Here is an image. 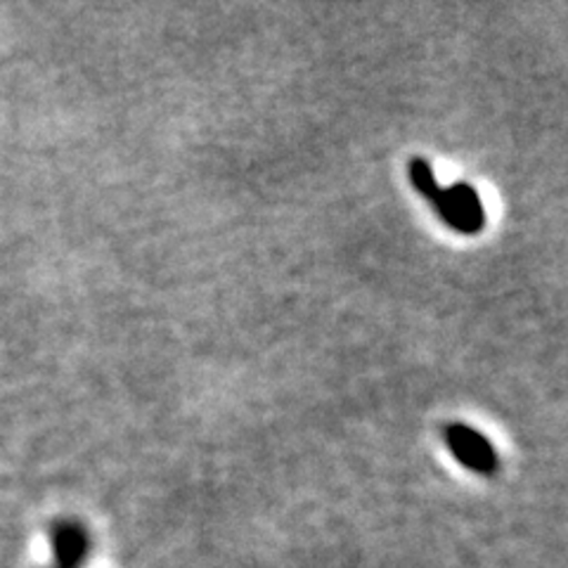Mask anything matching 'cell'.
Returning <instances> with one entry per match:
<instances>
[{"label": "cell", "instance_id": "4", "mask_svg": "<svg viewBox=\"0 0 568 568\" xmlns=\"http://www.w3.org/2000/svg\"><path fill=\"white\" fill-rule=\"evenodd\" d=\"M410 181H413V185H415L432 204L440 197V190H443V187L438 185L432 166L426 164L424 159H413V162H410Z\"/></svg>", "mask_w": 568, "mask_h": 568}, {"label": "cell", "instance_id": "3", "mask_svg": "<svg viewBox=\"0 0 568 568\" xmlns=\"http://www.w3.org/2000/svg\"><path fill=\"white\" fill-rule=\"evenodd\" d=\"M50 542L52 552H55V566L60 568H79L91 552L88 532L77 521H60L52 526Z\"/></svg>", "mask_w": 568, "mask_h": 568}, {"label": "cell", "instance_id": "1", "mask_svg": "<svg viewBox=\"0 0 568 568\" xmlns=\"http://www.w3.org/2000/svg\"><path fill=\"white\" fill-rule=\"evenodd\" d=\"M438 216L446 221L457 233H478L484 227V206L474 187L467 183H457L440 190V197L434 202Z\"/></svg>", "mask_w": 568, "mask_h": 568}, {"label": "cell", "instance_id": "5", "mask_svg": "<svg viewBox=\"0 0 568 568\" xmlns=\"http://www.w3.org/2000/svg\"><path fill=\"white\" fill-rule=\"evenodd\" d=\"M50 568H60V566H50Z\"/></svg>", "mask_w": 568, "mask_h": 568}, {"label": "cell", "instance_id": "2", "mask_svg": "<svg viewBox=\"0 0 568 568\" xmlns=\"http://www.w3.org/2000/svg\"><path fill=\"white\" fill-rule=\"evenodd\" d=\"M446 440L453 450V455L465 465L467 469L490 476L497 471V455L490 443L465 424H453L446 432Z\"/></svg>", "mask_w": 568, "mask_h": 568}]
</instances>
